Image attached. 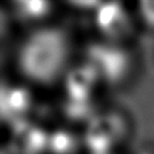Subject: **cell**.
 <instances>
[{"label":"cell","mask_w":154,"mask_h":154,"mask_svg":"<svg viewBox=\"0 0 154 154\" xmlns=\"http://www.w3.org/2000/svg\"><path fill=\"white\" fill-rule=\"evenodd\" d=\"M69 51V38L64 30L40 28L20 43L17 52L18 70L30 82L52 83L63 73Z\"/></svg>","instance_id":"1"},{"label":"cell","mask_w":154,"mask_h":154,"mask_svg":"<svg viewBox=\"0 0 154 154\" xmlns=\"http://www.w3.org/2000/svg\"><path fill=\"white\" fill-rule=\"evenodd\" d=\"M88 64L108 83H119L130 70V57L120 47L109 43H91L87 47Z\"/></svg>","instance_id":"2"},{"label":"cell","mask_w":154,"mask_h":154,"mask_svg":"<svg viewBox=\"0 0 154 154\" xmlns=\"http://www.w3.org/2000/svg\"><path fill=\"white\" fill-rule=\"evenodd\" d=\"M125 123L122 117L113 113L94 116L89 119L84 134V143L90 154H108L113 146L124 136Z\"/></svg>","instance_id":"3"},{"label":"cell","mask_w":154,"mask_h":154,"mask_svg":"<svg viewBox=\"0 0 154 154\" xmlns=\"http://www.w3.org/2000/svg\"><path fill=\"white\" fill-rule=\"evenodd\" d=\"M31 107V95L24 87L0 85V118L11 124H22Z\"/></svg>","instance_id":"4"},{"label":"cell","mask_w":154,"mask_h":154,"mask_svg":"<svg viewBox=\"0 0 154 154\" xmlns=\"http://www.w3.org/2000/svg\"><path fill=\"white\" fill-rule=\"evenodd\" d=\"M99 75L90 64L77 66L65 77V91L71 100H90Z\"/></svg>","instance_id":"5"},{"label":"cell","mask_w":154,"mask_h":154,"mask_svg":"<svg viewBox=\"0 0 154 154\" xmlns=\"http://www.w3.org/2000/svg\"><path fill=\"white\" fill-rule=\"evenodd\" d=\"M94 14L97 29L107 36H119L126 30L128 16L120 2H100Z\"/></svg>","instance_id":"6"},{"label":"cell","mask_w":154,"mask_h":154,"mask_svg":"<svg viewBox=\"0 0 154 154\" xmlns=\"http://www.w3.org/2000/svg\"><path fill=\"white\" fill-rule=\"evenodd\" d=\"M23 124V123H22ZM17 125L18 132V147L23 154H40L48 149V136L42 129L32 125Z\"/></svg>","instance_id":"7"},{"label":"cell","mask_w":154,"mask_h":154,"mask_svg":"<svg viewBox=\"0 0 154 154\" xmlns=\"http://www.w3.org/2000/svg\"><path fill=\"white\" fill-rule=\"evenodd\" d=\"M77 148L76 137L65 130H57L48 136V149L52 154H72Z\"/></svg>","instance_id":"8"},{"label":"cell","mask_w":154,"mask_h":154,"mask_svg":"<svg viewBox=\"0 0 154 154\" xmlns=\"http://www.w3.org/2000/svg\"><path fill=\"white\" fill-rule=\"evenodd\" d=\"M52 5L47 1H22L16 4V11L26 20H37L51 12Z\"/></svg>","instance_id":"9"},{"label":"cell","mask_w":154,"mask_h":154,"mask_svg":"<svg viewBox=\"0 0 154 154\" xmlns=\"http://www.w3.org/2000/svg\"><path fill=\"white\" fill-rule=\"evenodd\" d=\"M65 113L69 118L75 120H82L87 118H93V106L90 100H71L67 99L65 103Z\"/></svg>","instance_id":"10"},{"label":"cell","mask_w":154,"mask_h":154,"mask_svg":"<svg viewBox=\"0 0 154 154\" xmlns=\"http://www.w3.org/2000/svg\"><path fill=\"white\" fill-rule=\"evenodd\" d=\"M138 12L143 19V22L154 28V0H144L138 4Z\"/></svg>","instance_id":"11"},{"label":"cell","mask_w":154,"mask_h":154,"mask_svg":"<svg viewBox=\"0 0 154 154\" xmlns=\"http://www.w3.org/2000/svg\"><path fill=\"white\" fill-rule=\"evenodd\" d=\"M101 1H73V2H71V5H73V6H76V7H79V8H88V10H95L97 6H99V4H100Z\"/></svg>","instance_id":"12"},{"label":"cell","mask_w":154,"mask_h":154,"mask_svg":"<svg viewBox=\"0 0 154 154\" xmlns=\"http://www.w3.org/2000/svg\"><path fill=\"white\" fill-rule=\"evenodd\" d=\"M0 154H8V153H6L5 150H2V149H0Z\"/></svg>","instance_id":"13"},{"label":"cell","mask_w":154,"mask_h":154,"mask_svg":"<svg viewBox=\"0 0 154 154\" xmlns=\"http://www.w3.org/2000/svg\"><path fill=\"white\" fill-rule=\"evenodd\" d=\"M108 154H111V153H108Z\"/></svg>","instance_id":"14"}]
</instances>
